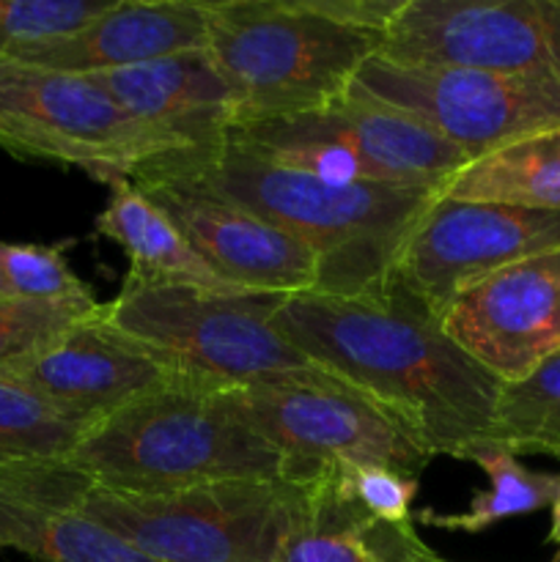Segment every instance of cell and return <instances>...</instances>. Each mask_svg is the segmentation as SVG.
<instances>
[{"mask_svg": "<svg viewBox=\"0 0 560 562\" xmlns=\"http://www.w3.org/2000/svg\"><path fill=\"white\" fill-rule=\"evenodd\" d=\"M272 322L313 368L366 395L428 459H464L492 437L500 382L395 280L368 294L283 296Z\"/></svg>", "mask_w": 560, "mask_h": 562, "instance_id": "obj_1", "label": "cell"}, {"mask_svg": "<svg viewBox=\"0 0 560 562\" xmlns=\"http://www.w3.org/2000/svg\"><path fill=\"white\" fill-rule=\"evenodd\" d=\"M148 165L187 176L258 214L305 245L318 267V294H368L393 278L395 258L434 190L335 184L272 162L228 140L206 154H176Z\"/></svg>", "mask_w": 560, "mask_h": 562, "instance_id": "obj_2", "label": "cell"}, {"mask_svg": "<svg viewBox=\"0 0 560 562\" xmlns=\"http://www.w3.org/2000/svg\"><path fill=\"white\" fill-rule=\"evenodd\" d=\"M69 459L93 486L121 494L289 481V461L250 423L242 387L184 371L93 426Z\"/></svg>", "mask_w": 560, "mask_h": 562, "instance_id": "obj_3", "label": "cell"}, {"mask_svg": "<svg viewBox=\"0 0 560 562\" xmlns=\"http://www.w3.org/2000/svg\"><path fill=\"white\" fill-rule=\"evenodd\" d=\"M382 42L322 0H209L206 49L236 97V126L335 102Z\"/></svg>", "mask_w": 560, "mask_h": 562, "instance_id": "obj_4", "label": "cell"}, {"mask_svg": "<svg viewBox=\"0 0 560 562\" xmlns=\"http://www.w3.org/2000/svg\"><path fill=\"white\" fill-rule=\"evenodd\" d=\"M280 300L124 278L119 294L104 302V318L173 371L253 387L318 371L275 327Z\"/></svg>", "mask_w": 560, "mask_h": 562, "instance_id": "obj_5", "label": "cell"}, {"mask_svg": "<svg viewBox=\"0 0 560 562\" xmlns=\"http://www.w3.org/2000/svg\"><path fill=\"white\" fill-rule=\"evenodd\" d=\"M305 483L225 481L165 494L97 488L82 514L154 562H278Z\"/></svg>", "mask_w": 560, "mask_h": 562, "instance_id": "obj_6", "label": "cell"}, {"mask_svg": "<svg viewBox=\"0 0 560 562\" xmlns=\"http://www.w3.org/2000/svg\"><path fill=\"white\" fill-rule=\"evenodd\" d=\"M228 140L335 184L439 192L470 162L410 115L351 91L307 113L234 126Z\"/></svg>", "mask_w": 560, "mask_h": 562, "instance_id": "obj_7", "label": "cell"}, {"mask_svg": "<svg viewBox=\"0 0 560 562\" xmlns=\"http://www.w3.org/2000/svg\"><path fill=\"white\" fill-rule=\"evenodd\" d=\"M0 148L80 168L108 187L163 157L93 77L22 60H0Z\"/></svg>", "mask_w": 560, "mask_h": 562, "instance_id": "obj_8", "label": "cell"}, {"mask_svg": "<svg viewBox=\"0 0 560 562\" xmlns=\"http://www.w3.org/2000/svg\"><path fill=\"white\" fill-rule=\"evenodd\" d=\"M410 115L478 159L541 132L560 130V86L470 66L404 64L373 55L349 88Z\"/></svg>", "mask_w": 560, "mask_h": 562, "instance_id": "obj_9", "label": "cell"}, {"mask_svg": "<svg viewBox=\"0 0 560 562\" xmlns=\"http://www.w3.org/2000/svg\"><path fill=\"white\" fill-rule=\"evenodd\" d=\"M242 404L289 461L291 483L346 467H388L417 477L432 461L377 404L322 371L242 387Z\"/></svg>", "mask_w": 560, "mask_h": 562, "instance_id": "obj_10", "label": "cell"}, {"mask_svg": "<svg viewBox=\"0 0 560 562\" xmlns=\"http://www.w3.org/2000/svg\"><path fill=\"white\" fill-rule=\"evenodd\" d=\"M379 55L560 86V0H404Z\"/></svg>", "mask_w": 560, "mask_h": 562, "instance_id": "obj_11", "label": "cell"}, {"mask_svg": "<svg viewBox=\"0 0 560 562\" xmlns=\"http://www.w3.org/2000/svg\"><path fill=\"white\" fill-rule=\"evenodd\" d=\"M552 250H560V214L437 192L406 236L390 280L439 318L478 280Z\"/></svg>", "mask_w": 560, "mask_h": 562, "instance_id": "obj_12", "label": "cell"}, {"mask_svg": "<svg viewBox=\"0 0 560 562\" xmlns=\"http://www.w3.org/2000/svg\"><path fill=\"white\" fill-rule=\"evenodd\" d=\"M130 181L234 289L280 296L318 289L311 250L258 214L159 165H143Z\"/></svg>", "mask_w": 560, "mask_h": 562, "instance_id": "obj_13", "label": "cell"}, {"mask_svg": "<svg viewBox=\"0 0 560 562\" xmlns=\"http://www.w3.org/2000/svg\"><path fill=\"white\" fill-rule=\"evenodd\" d=\"M445 335L497 382H516L560 351V250L525 258L461 291Z\"/></svg>", "mask_w": 560, "mask_h": 562, "instance_id": "obj_14", "label": "cell"}, {"mask_svg": "<svg viewBox=\"0 0 560 562\" xmlns=\"http://www.w3.org/2000/svg\"><path fill=\"white\" fill-rule=\"evenodd\" d=\"M173 373L104 318V305L22 360L0 368V382L27 390L64 415L99 426L163 387Z\"/></svg>", "mask_w": 560, "mask_h": 562, "instance_id": "obj_15", "label": "cell"}, {"mask_svg": "<svg viewBox=\"0 0 560 562\" xmlns=\"http://www.w3.org/2000/svg\"><path fill=\"white\" fill-rule=\"evenodd\" d=\"M93 481L66 459L0 467V549L33 562H154L82 514Z\"/></svg>", "mask_w": 560, "mask_h": 562, "instance_id": "obj_16", "label": "cell"}, {"mask_svg": "<svg viewBox=\"0 0 560 562\" xmlns=\"http://www.w3.org/2000/svg\"><path fill=\"white\" fill-rule=\"evenodd\" d=\"M88 77L157 143L163 157L214 151L236 126V97L206 47Z\"/></svg>", "mask_w": 560, "mask_h": 562, "instance_id": "obj_17", "label": "cell"}, {"mask_svg": "<svg viewBox=\"0 0 560 562\" xmlns=\"http://www.w3.org/2000/svg\"><path fill=\"white\" fill-rule=\"evenodd\" d=\"M206 42L209 0H113L104 14L80 31L5 60L71 75H104L203 49Z\"/></svg>", "mask_w": 560, "mask_h": 562, "instance_id": "obj_18", "label": "cell"}, {"mask_svg": "<svg viewBox=\"0 0 560 562\" xmlns=\"http://www.w3.org/2000/svg\"><path fill=\"white\" fill-rule=\"evenodd\" d=\"M434 549L415 525H390L366 514L322 475L305 483V503L278 562H432Z\"/></svg>", "mask_w": 560, "mask_h": 562, "instance_id": "obj_19", "label": "cell"}, {"mask_svg": "<svg viewBox=\"0 0 560 562\" xmlns=\"http://www.w3.org/2000/svg\"><path fill=\"white\" fill-rule=\"evenodd\" d=\"M97 234L115 241L130 258L126 278L152 285H187V289L228 291L239 289L220 278L181 236V231L154 206L132 181L110 184L108 206L97 217ZM247 294V291H242Z\"/></svg>", "mask_w": 560, "mask_h": 562, "instance_id": "obj_20", "label": "cell"}, {"mask_svg": "<svg viewBox=\"0 0 560 562\" xmlns=\"http://www.w3.org/2000/svg\"><path fill=\"white\" fill-rule=\"evenodd\" d=\"M439 195L560 214V130L525 137L472 159Z\"/></svg>", "mask_w": 560, "mask_h": 562, "instance_id": "obj_21", "label": "cell"}, {"mask_svg": "<svg viewBox=\"0 0 560 562\" xmlns=\"http://www.w3.org/2000/svg\"><path fill=\"white\" fill-rule=\"evenodd\" d=\"M481 467L489 477V492L475 494L470 499V508L461 514H434L421 510L415 519L426 527L448 532H481L497 521L511 516H527L536 510L555 508L560 499V475L552 472H533L519 464L516 456L503 450L494 442H481L467 450L464 459Z\"/></svg>", "mask_w": 560, "mask_h": 562, "instance_id": "obj_22", "label": "cell"}, {"mask_svg": "<svg viewBox=\"0 0 560 562\" xmlns=\"http://www.w3.org/2000/svg\"><path fill=\"white\" fill-rule=\"evenodd\" d=\"M489 442L511 456H560V351L516 382H500Z\"/></svg>", "mask_w": 560, "mask_h": 562, "instance_id": "obj_23", "label": "cell"}, {"mask_svg": "<svg viewBox=\"0 0 560 562\" xmlns=\"http://www.w3.org/2000/svg\"><path fill=\"white\" fill-rule=\"evenodd\" d=\"M91 428L27 390L0 382V467L27 459H66Z\"/></svg>", "mask_w": 560, "mask_h": 562, "instance_id": "obj_24", "label": "cell"}, {"mask_svg": "<svg viewBox=\"0 0 560 562\" xmlns=\"http://www.w3.org/2000/svg\"><path fill=\"white\" fill-rule=\"evenodd\" d=\"M64 245L0 241V302H93Z\"/></svg>", "mask_w": 560, "mask_h": 562, "instance_id": "obj_25", "label": "cell"}, {"mask_svg": "<svg viewBox=\"0 0 560 562\" xmlns=\"http://www.w3.org/2000/svg\"><path fill=\"white\" fill-rule=\"evenodd\" d=\"M110 5L113 0H0V60L69 36Z\"/></svg>", "mask_w": 560, "mask_h": 562, "instance_id": "obj_26", "label": "cell"}, {"mask_svg": "<svg viewBox=\"0 0 560 562\" xmlns=\"http://www.w3.org/2000/svg\"><path fill=\"white\" fill-rule=\"evenodd\" d=\"M102 302H0V368L33 355Z\"/></svg>", "mask_w": 560, "mask_h": 562, "instance_id": "obj_27", "label": "cell"}, {"mask_svg": "<svg viewBox=\"0 0 560 562\" xmlns=\"http://www.w3.org/2000/svg\"><path fill=\"white\" fill-rule=\"evenodd\" d=\"M335 488L366 514L390 525H415L412 503L417 497V477L401 475L388 467H346L327 472Z\"/></svg>", "mask_w": 560, "mask_h": 562, "instance_id": "obj_28", "label": "cell"}, {"mask_svg": "<svg viewBox=\"0 0 560 562\" xmlns=\"http://www.w3.org/2000/svg\"><path fill=\"white\" fill-rule=\"evenodd\" d=\"M549 541L558 543L560 547V499L555 503V508H552V530H549Z\"/></svg>", "mask_w": 560, "mask_h": 562, "instance_id": "obj_29", "label": "cell"}, {"mask_svg": "<svg viewBox=\"0 0 560 562\" xmlns=\"http://www.w3.org/2000/svg\"><path fill=\"white\" fill-rule=\"evenodd\" d=\"M549 562H560V549H558V552H555V558L549 560Z\"/></svg>", "mask_w": 560, "mask_h": 562, "instance_id": "obj_30", "label": "cell"}, {"mask_svg": "<svg viewBox=\"0 0 560 562\" xmlns=\"http://www.w3.org/2000/svg\"><path fill=\"white\" fill-rule=\"evenodd\" d=\"M432 562H450V560H443V558H439V554H437V558H434Z\"/></svg>", "mask_w": 560, "mask_h": 562, "instance_id": "obj_31", "label": "cell"}]
</instances>
